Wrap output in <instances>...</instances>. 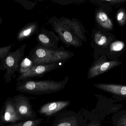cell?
<instances>
[{"instance_id": "1", "label": "cell", "mask_w": 126, "mask_h": 126, "mask_svg": "<svg viewBox=\"0 0 126 126\" xmlns=\"http://www.w3.org/2000/svg\"><path fill=\"white\" fill-rule=\"evenodd\" d=\"M67 76L61 81L52 80H35L32 79H26L18 81L17 89L22 92L36 95L46 94L57 92L65 88L69 81Z\"/></svg>"}, {"instance_id": "2", "label": "cell", "mask_w": 126, "mask_h": 126, "mask_svg": "<svg viewBox=\"0 0 126 126\" xmlns=\"http://www.w3.org/2000/svg\"><path fill=\"white\" fill-rule=\"evenodd\" d=\"M74 53L66 50L62 46L57 50L47 49L38 44L30 50L28 57L34 65L51 64L67 61L74 55Z\"/></svg>"}, {"instance_id": "3", "label": "cell", "mask_w": 126, "mask_h": 126, "mask_svg": "<svg viewBox=\"0 0 126 126\" xmlns=\"http://www.w3.org/2000/svg\"><path fill=\"white\" fill-rule=\"evenodd\" d=\"M48 23L51 24L52 29L57 33L60 40L67 47L72 46L78 48L83 45L82 41L71 33L66 18H58L54 16L49 19L47 24Z\"/></svg>"}, {"instance_id": "4", "label": "cell", "mask_w": 126, "mask_h": 126, "mask_svg": "<svg viewBox=\"0 0 126 126\" xmlns=\"http://www.w3.org/2000/svg\"><path fill=\"white\" fill-rule=\"evenodd\" d=\"M90 45L94 49V58L105 55L109 45L116 40V36L110 32L98 29L95 27L92 30Z\"/></svg>"}, {"instance_id": "5", "label": "cell", "mask_w": 126, "mask_h": 126, "mask_svg": "<svg viewBox=\"0 0 126 126\" xmlns=\"http://www.w3.org/2000/svg\"><path fill=\"white\" fill-rule=\"evenodd\" d=\"M26 46V44H23L15 52H10L3 63L0 65V70H6L4 76L6 83L10 82L16 72L18 70L19 64L24 56Z\"/></svg>"}, {"instance_id": "6", "label": "cell", "mask_w": 126, "mask_h": 126, "mask_svg": "<svg viewBox=\"0 0 126 126\" xmlns=\"http://www.w3.org/2000/svg\"><path fill=\"white\" fill-rule=\"evenodd\" d=\"M93 3H95L99 6L96 8L95 12V27L98 29L110 32L113 30L114 24L113 21L110 16V13L112 12L111 6H109L104 3L101 0L91 1Z\"/></svg>"}, {"instance_id": "7", "label": "cell", "mask_w": 126, "mask_h": 126, "mask_svg": "<svg viewBox=\"0 0 126 126\" xmlns=\"http://www.w3.org/2000/svg\"><path fill=\"white\" fill-rule=\"evenodd\" d=\"M122 64L119 61L110 60L106 55L95 58L87 72V78L90 79L96 77Z\"/></svg>"}, {"instance_id": "8", "label": "cell", "mask_w": 126, "mask_h": 126, "mask_svg": "<svg viewBox=\"0 0 126 126\" xmlns=\"http://www.w3.org/2000/svg\"><path fill=\"white\" fill-rule=\"evenodd\" d=\"M88 120L80 113L67 111L59 114L51 126H87Z\"/></svg>"}, {"instance_id": "9", "label": "cell", "mask_w": 126, "mask_h": 126, "mask_svg": "<svg viewBox=\"0 0 126 126\" xmlns=\"http://www.w3.org/2000/svg\"><path fill=\"white\" fill-rule=\"evenodd\" d=\"M66 61H63L51 64L34 65L28 72L20 74L17 78V81L18 82L26 79L43 77L47 73L62 67Z\"/></svg>"}, {"instance_id": "10", "label": "cell", "mask_w": 126, "mask_h": 126, "mask_svg": "<svg viewBox=\"0 0 126 126\" xmlns=\"http://www.w3.org/2000/svg\"><path fill=\"white\" fill-rule=\"evenodd\" d=\"M36 39L38 43L49 49L57 50L60 39L53 31H50L42 27L36 35Z\"/></svg>"}, {"instance_id": "11", "label": "cell", "mask_w": 126, "mask_h": 126, "mask_svg": "<svg viewBox=\"0 0 126 126\" xmlns=\"http://www.w3.org/2000/svg\"><path fill=\"white\" fill-rule=\"evenodd\" d=\"M14 105L18 114L23 118L29 120L36 119V113L32 109L29 99L26 96L23 95L18 96Z\"/></svg>"}, {"instance_id": "12", "label": "cell", "mask_w": 126, "mask_h": 126, "mask_svg": "<svg viewBox=\"0 0 126 126\" xmlns=\"http://www.w3.org/2000/svg\"><path fill=\"white\" fill-rule=\"evenodd\" d=\"M71 102L69 101H59L49 102L40 107L38 112L41 115L49 117L66 109L70 106Z\"/></svg>"}, {"instance_id": "13", "label": "cell", "mask_w": 126, "mask_h": 126, "mask_svg": "<svg viewBox=\"0 0 126 126\" xmlns=\"http://www.w3.org/2000/svg\"><path fill=\"white\" fill-rule=\"evenodd\" d=\"M126 49L125 44L122 41L115 40L111 43L107 50L105 55L110 60L119 61Z\"/></svg>"}, {"instance_id": "14", "label": "cell", "mask_w": 126, "mask_h": 126, "mask_svg": "<svg viewBox=\"0 0 126 126\" xmlns=\"http://www.w3.org/2000/svg\"><path fill=\"white\" fill-rule=\"evenodd\" d=\"M67 22L71 33L82 41L87 42V39L85 33L86 31L82 24L76 18H72L70 20L66 18Z\"/></svg>"}, {"instance_id": "15", "label": "cell", "mask_w": 126, "mask_h": 126, "mask_svg": "<svg viewBox=\"0 0 126 126\" xmlns=\"http://www.w3.org/2000/svg\"><path fill=\"white\" fill-rule=\"evenodd\" d=\"M38 24L35 21L30 22L21 28L17 34L18 41H21L29 39L34 35H37L39 31Z\"/></svg>"}, {"instance_id": "16", "label": "cell", "mask_w": 126, "mask_h": 126, "mask_svg": "<svg viewBox=\"0 0 126 126\" xmlns=\"http://www.w3.org/2000/svg\"><path fill=\"white\" fill-rule=\"evenodd\" d=\"M94 86L105 91L126 98V86L113 84L99 83L94 84Z\"/></svg>"}, {"instance_id": "17", "label": "cell", "mask_w": 126, "mask_h": 126, "mask_svg": "<svg viewBox=\"0 0 126 126\" xmlns=\"http://www.w3.org/2000/svg\"><path fill=\"white\" fill-rule=\"evenodd\" d=\"M23 120L24 118L20 116L16 111L15 106L12 101L10 99L8 100L3 116V121L7 123H15Z\"/></svg>"}, {"instance_id": "18", "label": "cell", "mask_w": 126, "mask_h": 126, "mask_svg": "<svg viewBox=\"0 0 126 126\" xmlns=\"http://www.w3.org/2000/svg\"><path fill=\"white\" fill-rule=\"evenodd\" d=\"M33 66V62L27 56L22 59L19 64L17 71L20 75L24 74L28 72Z\"/></svg>"}, {"instance_id": "19", "label": "cell", "mask_w": 126, "mask_h": 126, "mask_svg": "<svg viewBox=\"0 0 126 126\" xmlns=\"http://www.w3.org/2000/svg\"><path fill=\"white\" fill-rule=\"evenodd\" d=\"M116 19L117 23L121 27H123L126 24V10L122 7L120 8L116 13Z\"/></svg>"}, {"instance_id": "20", "label": "cell", "mask_w": 126, "mask_h": 126, "mask_svg": "<svg viewBox=\"0 0 126 126\" xmlns=\"http://www.w3.org/2000/svg\"><path fill=\"white\" fill-rule=\"evenodd\" d=\"M43 119L38 118L33 120H29L14 124L12 126H39Z\"/></svg>"}, {"instance_id": "21", "label": "cell", "mask_w": 126, "mask_h": 126, "mask_svg": "<svg viewBox=\"0 0 126 126\" xmlns=\"http://www.w3.org/2000/svg\"><path fill=\"white\" fill-rule=\"evenodd\" d=\"M12 46V44H10L6 46L0 47V65H1L3 63L5 58L10 52V50H11Z\"/></svg>"}, {"instance_id": "22", "label": "cell", "mask_w": 126, "mask_h": 126, "mask_svg": "<svg viewBox=\"0 0 126 126\" xmlns=\"http://www.w3.org/2000/svg\"><path fill=\"white\" fill-rule=\"evenodd\" d=\"M21 4L24 9L27 10L32 9L37 4V2H33L27 0H13Z\"/></svg>"}, {"instance_id": "23", "label": "cell", "mask_w": 126, "mask_h": 126, "mask_svg": "<svg viewBox=\"0 0 126 126\" xmlns=\"http://www.w3.org/2000/svg\"><path fill=\"white\" fill-rule=\"evenodd\" d=\"M115 126H126V113L121 114L118 119L115 121Z\"/></svg>"}, {"instance_id": "24", "label": "cell", "mask_w": 126, "mask_h": 126, "mask_svg": "<svg viewBox=\"0 0 126 126\" xmlns=\"http://www.w3.org/2000/svg\"><path fill=\"white\" fill-rule=\"evenodd\" d=\"M104 3L110 6L121 4L126 2V0H101Z\"/></svg>"}, {"instance_id": "25", "label": "cell", "mask_w": 126, "mask_h": 126, "mask_svg": "<svg viewBox=\"0 0 126 126\" xmlns=\"http://www.w3.org/2000/svg\"><path fill=\"white\" fill-rule=\"evenodd\" d=\"M53 2H56L57 3L61 5H67V4H70L72 3H76L77 4L81 3V2H84L86 1V0H52Z\"/></svg>"}, {"instance_id": "26", "label": "cell", "mask_w": 126, "mask_h": 126, "mask_svg": "<svg viewBox=\"0 0 126 126\" xmlns=\"http://www.w3.org/2000/svg\"><path fill=\"white\" fill-rule=\"evenodd\" d=\"M86 119L87 120L90 119V122L88 123L87 126H101L100 121L94 118H89Z\"/></svg>"}, {"instance_id": "27", "label": "cell", "mask_w": 126, "mask_h": 126, "mask_svg": "<svg viewBox=\"0 0 126 126\" xmlns=\"http://www.w3.org/2000/svg\"><path fill=\"white\" fill-rule=\"evenodd\" d=\"M2 21H2V18H1L0 16V25L1 24H2Z\"/></svg>"}, {"instance_id": "28", "label": "cell", "mask_w": 126, "mask_h": 126, "mask_svg": "<svg viewBox=\"0 0 126 126\" xmlns=\"http://www.w3.org/2000/svg\"></svg>"}]
</instances>
